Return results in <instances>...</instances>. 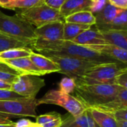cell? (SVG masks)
I'll return each mask as SVG.
<instances>
[{
    "label": "cell",
    "mask_w": 127,
    "mask_h": 127,
    "mask_svg": "<svg viewBox=\"0 0 127 127\" xmlns=\"http://www.w3.org/2000/svg\"><path fill=\"white\" fill-rule=\"evenodd\" d=\"M63 119L57 112H49L37 116L35 123L41 127H61Z\"/></svg>",
    "instance_id": "obj_21"
},
{
    "label": "cell",
    "mask_w": 127,
    "mask_h": 127,
    "mask_svg": "<svg viewBox=\"0 0 127 127\" xmlns=\"http://www.w3.org/2000/svg\"><path fill=\"white\" fill-rule=\"evenodd\" d=\"M18 76L19 75L13 74V73H8V72L0 70V81L8 82L9 84H12L16 80V79L17 78Z\"/></svg>",
    "instance_id": "obj_30"
},
{
    "label": "cell",
    "mask_w": 127,
    "mask_h": 127,
    "mask_svg": "<svg viewBox=\"0 0 127 127\" xmlns=\"http://www.w3.org/2000/svg\"><path fill=\"white\" fill-rule=\"evenodd\" d=\"M44 4V0H15L5 8L10 10L16 9H27L37 6H40Z\"/></svg>",
    "instance_id": "obj_27"
},
{
    "label": "cell",
    "mask_w": 127,
    "mask_h": 127,
    "mask_svg": "<svg viewBox=\"0 0 127 127\" xmlns=\"http://www.w3.org/2000/svg\"><path fill=\"white\" fill-rule=\"evenodd\" d=\"M12 123L14 122L11 120L9 117L0 114V124H11Z\"/></svg>",
    "instance_id": "obj_37"
},
{
    "label": "cell",
    "mask_w": 127,
    "mask_h": 127,
    "mask_svg": "<svg viewBox=\"0 0 127 127\" xmlns=\"http://www.w3.org/2000/svg\"><path fill=\"white\" fill-rule=\"evenodd\" d=\"M121 11V9L111 5L107 2L105 6L94 14L96 19V28L99 31H101L106 26L109 25Z\"/></svg>",
    "instance_id": "obj_15"
},
{
    "label": "cell",
    "mask_w": 127,
    "mask_h": 127,
    "mask_svg": "<svg viewBox=\"0 0 127 127\" xmlns=\"http://www.w3.org/2000/svg\"><path fill=\"white\" fill-rule=\"evenodd\" d=\"M61 127H99L88 108L82 114L74 117L71 114L63 119Z\"/></svg>",
    "instance_id": "obj_13"
},
{
    "label": "cell",
    "mask_w": 127,
    "mask_h": 127,
    "mask_svg": "<svg viewBox=\"0 0 127 127\" xmlns=\"http://www.w3.org/2000/svg\"><path fill=\"white\" fill-rule=\"evenodd\" d=\"M64 21H55L34 29L36 40L57 41L64 40Z\"/></svg>",
    "instance_id": "obj_10"
},
{
    "label": "cell",
    "mask_w": 127,
    "mask_h": 127,
    "mask_svg": "<svg viewBox=\"0 0 127 127\" xmlns=\"http://www.w3.org/2000/svg\"><path fill=\"white\" fill-rule=\"evenodd\" d=\"M45 56L49 58L57 64L60 68L61 73L74 79L76 82L81 79L88 70L100 64L65 55H45Z\"/></svg>",
    "instance_id": "obj_5"
},
{
    "label": "cell",
    "mask_w": 127,
    "mask_h": 127,
    "mask_svg": "<svg viewBox=\"0 0 127 127\" xmlns=\"http://www.w3.org/2000/svg\"><path fill=\"white\" fill-rule=\"evenodd\" d=\"M15 48H31L29 43H24L11 37H9L2 32H0V53Z\"/></svg>",
    "instance_id": "obj_24"
},
{
    "label": "cell",
    "mask_w": 127,
    "mask_h": 127,
    "mask_svg": "<svg viewBox=\"0 0 127 127\" xmlns=\"http://www.w3.org/2000/svg\"><path fill=\"white\" fill-rule=\"evenodd\" d=\"M36 98H20L0 100V114L9 117H37L36 108L38 106Z\"/></svg>",
    "instance_id": "obj_7"
},
{
    "label": "cell",
    "mask_w": 127,
    "mask_h": 127,
    "mask_svg": "<svg viewBox=\"0 0 127 127\" xmlns=\"http://www.w3.org/2000/svg\"><path fill=\"white\" fill-rule=\"evenodd\" d=\"M108 2L119 9H127V0H108Z\"/></svg>",
    "instance_id": "obj_33"
},
{
    "label": "cell",
    "mask_w": 127,
    "mask_h": 127,
    "mask_svg": "<svg viewBox=\"0 0 127 127\" xmlns=\"http://www.w3.org/2000/svg\"><path fill=\"white\" fill-rule=\"evenodd\" d=\"M29 58L34 63V64L41 72L42 75L52 73H60V68L58 65L45 55L32 52Z\"/></svg>",
    "instance_id": "obj_17"
},
{
    "label": "cell",
    "mask_w": 127,
    "mask_h": 127,
    "mask_svg": "<svg viewBox=\"0 0 127 127\" xmlns=\"http://www.w3.org/2000/svg\"><path fill=\"white\" fill-rule=\"evenodd\" d=\"M7 65L18 72L20 74H30L35 76H43L41 72L34 64L29 57L20 58L17 59L4 61Z\"/></svg>",
    "instance_id": "obj_14"
},
{
    "label": "cell",
    "mask_w": 127,
    "mask_h": 127,
    "mask_svg": "<svg viewBox=\"0 0 127 127\" xmlns=\"http://www.w3.org/2000/svg\"><path fill=\"white\" fill-rule=\"evenodd\" d=\"M91 49L97 51L103 55H105L114 61L122 63L127 66V50L119 48L111 44H104V45H96L88 46Z\"/></svg>",
    "instance_id": "obj_16"
},
{
    "label": "cell",
    "mask_w": 127,
    "mask_h": 127,
    "mask_svg": "<svg viewBox=\"0 0 127 127\" xmlns=\"http://www.w3.org/2000/svg\"><path fill=\"white\" fill-rule=\"evenodd\" d=\"M90 1H92V2H95L97 1V0H90Z\"/></svg>",
    "instance_id": "obj_43"
},
{
    "label": "cell",
    "mask_w": 127,
    "mask_h": 127,
    "mask_svg": "<svg viewBox=\"0 0 127 127\" xmlns=\"http://www.w3.org/2000/svg\"><path fill=\"white\" fill-rule=\"evenodd\" d=\"M25 98L11 90H0V100L11 99H20Z\"/></svg>",
    "instance_id": "obj_29"
},
{
    "label": "cell",
    "mask_w": 127,
    "mask_h": 127,
    "mask_svg": "<svg viewBox=\"0 0 127 127\" xmlns=\"http://www.w3.org/2000/svg\"><path fill=\"white\" fill-rule=\"evenodd\" d=\"M33 50L31 48H15L0 53V61H5L20 58L29 57Z\"/></svg>",
    "instance_id": "obj_26"
},
{
    "label": "cell",
    "mask_w": 127,
    "mask_h": 127,
    "mask_svg": "<svg viewBox=\"0 0 127 127\" xmlns=\"http://www.w3.org/2000/svg\"><path fill=\"white\" fill-rule=\"evenodd\" d=\"M11 84L0 81V90H11Z\"/></svg>",
    "instance_id": "obj_38"
},
{
    "label": "cell",
    "mask_w": 127,
    "mask_h": 127,
    "mask_svg": "<svg viewBox=\"0 0 127 127\" xmlns=\"http://www.w3.org/2000/svg\"><path fill=\"white\" fill-rule=\"evenodd\" d=\"M65 1L66 0H44V4L52 8L59 11Z\"/></svg>",
    "instance_id": "obj_32"
},
{
    "label": "cell",
    "mask_w": 127,
    "mask_h": 127,
    "mask_svg": "<svg viewBox=\"0 0 127 127\" xmlns=\"http://www.w3.org/2000/svg\"><path fill=\"white\" fill-rule=\"evenodd\" d=\"M120 89L117 85H76L74 93L75 96L88 108L112 101Z\"/></svg>",
    "instance_id": "obj_2"
},
{
    "label": "cell",
    "mask_w": 127,
    "mask_h": 127,
    "mask_svg": "<svg viewBox=\"0 0 127 127\" xmlns=\"http://www.w3.org/2000/svg\"><path fill=\"white\" fill-rule=\"evenodd\" d=\"M34 127H41V126H39V125H37V124L36 123V124H35V126H34Z\"/></svg>",
    "instance_id": "obj_42"
},
{
    "label": "cell",
    "mask_w": 127,
    "mask_h": 127,
    "mask_svg": "<svg viewBox=\"0 0 127 127\" xmlns=\"http://www.w3.org/2000/svg\"><path fill=\"white\" fill-rule=\"evenodd\" d=\"M17 14L32 26H36V28H39L52 22H64V18L62 17L58 10L52 8L45 4L31 8L22 9Z\"/></svg>",
    "instance_id": "obj_8"
},
{
    "label": "cell",
    "mask_w": 127,
    "mask_h": 127,
    "mask_svg": "<svg viewBox=\"0 0 127 127\" xmlns=\"http://www.w3.org/2000/svg\"><path fill=\"white\" fill-rule=\"evenodd\" d=\"M106 31H127V9L122 10L109 25L99 32Z\"/></svg>",
    "instance_id": "obj_25"
},
{
    "label": "cell",
    "mask_w": 127,
    "mask_h": 127,
    "mask_svg": "<svg viewBox=\"0 0 127 127\" xmlns=\"http://www.w3.org/2000/svg\"><path fill=\"white\" fill-rule=\"evenodd\" d=\"M76 87V81L69 77L63 78L59 83V91L67 94H71L72 93H73Z\"/></svg>",
    "instance_id": "obj_28"
},
{
    "label": "cell",
    "mask_w": 127,
    "mask_h": 127,
    "mask_svg": "<svg viewBox=\"0 0 127 127\" xmlns=\"http://www.w3.org/2000/svg\"><path fill=\"white\" fill-rule=\"evenodd\" d=\"M114 116L118 120H125L127 121V109L117 111L112 113Z\"/></svg>",
    "instance_id": "obj_35"
},
{
    "label": "cell",
    "mask_w": 127,
    "mask_h": 127,
    "mask_svg": "<svg viewBox=\"0 0 127 127\" xmlns=\"http://www.w3.org/2000/svg\"><path fill=\"white\" fill-rule=\"evenodd\" d=\"M44 86L45 81L38 76L20 74L11 84V90L25 98H35Z\"/></svg>",
    "instance_id": "obj_9"
},
{
    "label": "cell",
    "mask_w": 127,
    "mask_h": 127,
    "mask_svg": "<svg viewBox=\"0 0 127 127\" xmlns=\"http://www.w3.org/2000/svg\"><path fill=\"white\" fill-rule=\"evenodd\" d=\"M88 109L99 127H119L118 120L112 113L95 108H89Z\"/></svg>",
    "instance_id": "obj_19"
},
{
    "label": "cell",
    "mask_w": 127,
    "mask_h": 127,
    "mask_svg": "<svg viewBox=\"0 0 127 127\" xmlns=\"http://www.w3.org/2000/svg\"><path fill=\"white\" fill-rule=\"evenodd\" d=\"M90 28H91V26L64 22V40L72 41L78 35Z\"/></svg>",
    "instance_id": "obj_23"
},
{
    "label": "cell",
    "mask_w": 127,
    "mask_h": 127,
    "mask_svg": "<svg viewBox=\"0 0 127 127\" xmlns=\"http://www.w3.org/2000/svg\"><path fill=\"white\" fill-rule=\"evenodd\" d=\"M71 42L85 46L108 44L102 33L96 28H90L89 29L84 31Z\"/></svg>",
    "instance_id": "obj_12"
},
{
    "label": "cell",
    "mask_w": 127,
    "mask_h": 127,
    "mask_svg": "<svg viewBox=\"0 0 127 127\" xmlns=\"http://www.w3.org/2000/svg\"><path fill=\"white\" fill-rule=\"evenodd\" d=\"M0 32L29 43L31 47L36 40L33 26L17 14L8 16L0 12Z\"/></svg>",
    "instance_id": "obj_4"
},
{
    "label": "cell",
    "mask_w": 127,
    "mask_h": 127,
    "mask_svg": "<svg viewBox=\"0 0 127 127\" xmlns=\"http://www.w3.org/2000/svg\"><path fill=\"white\" fill-rule=\"evenodd\" d=\"M101 33L108 44L127 50V31H106Z\"/></svg>",
    "instance_id": "obj_20"
},
{
    "label": "cell",
    "mask_w": 127,
    "mask_h": 127,
    "mask_svg": "<svg viewBox=\"0 0 127 127\" xmlns=\"http://www.w3.org/2000/svg\"><path fill=\"white\" fill-rule=\"evenodd\" d=\"M0 127H15V123H12L11 124H0Z\"/></svg>",
    "instance_id": "obj_41"
},
{
    "label": "cell",
    "mask_w": 127,
    "mask_h": 127,
    "mask_svg": "<svg viewBox=\"0 0 127 127\" xmlns=\"http://www.w3.org/2000/svg\"><path fill=\"white\" fill-rule=\"evenodd\" d=\"M0 12H1V11H0Z\"/></svg>",
    "instance_id": "obj_44"
},
{
    "label": "cell",
    "mask_w": 127,
    "mask_h": 127,
    "mask_svg": "<svg viewBox=\"0 0 127 127\" xmlns=\"http://www.w3.org/2000/svg\"><path fill=\"white\" fill-rule=\"evenodd\" d=\"M127 70L122 63L100 64L90 70L76 82V85H116V78Z\"/></svg>",
    "instance_id": "obj_3"
},
{
    "label": "cell",
    "mask_w": 127,
    "mask_h": 127,
    "mask_svg": "<svg viewBox=\"0 0 127 127\" xmlns=\"http://www.w3.org/2000/svg\"><path fill=\"white\" fill-rule=\"evenodd\" d=\"M37 105L49 104L59 105L66 109L70 114L77 117L84 113L86 106L75 96L64 94L59 90H50L42 98L37 99Z\"/></svg>",
    "instance_id": "obj_6"
},
{
    "label": "cell",
    "mask_w": 127,
    "mask_h": 127,
    "mask_svg": "<svg viewBox=\"0 0 127 127\" xmlns=\"http://www.w3.org/2000/svg\"><path fill=\"white\" fill-rule=\"evenodd\" d=\"M94 108L110 113H113L120 110L127 109V90L120 87L117 94L112 101Z\"/></svg>",
    "instance_id": "obj_18"
},
{
    "label": "cell",
    "mask_w": 127,
    "mask_h": 127,
    "mask_svg": "<svg viewBox=\"0 0 127 127\" xmlns=\"http://www.w3.org/2000/svg\"><path fill=\"white\" fill-rule=\"evenodd\" d=\"M64 22L72 23L85 26H95L96 19L94 14L91 11H81L64 18Z\"/></svg>",
    "instance_id": "obj_22"
},
{
    "label": "cell",
    "mask_w": 127,
    "mask_h": 127,
    "mask_svg": "<svg viewBox=\"0 0 127 127\" xmlns=\"http://www.w3.org/2000/svg\"><path fill=\"white\" fill-rule=\"evenodd\" d=\"M95 2L90 0H66L59 11L64 18L81 11L92 12Z\"/></svg>",
    "instance_id": "obj_11"
},
{
    "label": "cell",
    "mask_w": 127,
    "mask_h": 127,
    "mask_svg": "<svg viewBox=\"0 0 127 127\" xmlns=\"http://www.w3.org/2000/svg\"><path fill=\"white\" fill-rule=\"evenodd\" d=\"M0 70L1 71H5V72H8L13 74H17V75H20L18 72H17L16 70H14V69H12L11 67H10L8 65H7L5 63H4L3 61H0Z\"/></svg>",
    "instance_id": "obj_36"
},
{
    "label": "cell",
    "mask_w": 127,
    "mask_h": 127,
    "mask_svg": "<svg viewBox=\"0 0 127 127\" xmlns=\"http://www.w3.org/2000/svg\"><path fill=\"white\" fill-rule=\"evenodd\" d=\"M32 49H35L37 53L43 55H65L97 64L117 62L111 58L95 51L90 47L64 40L57 41H43L35 40L32 44Z\"/></svg>",
    "instance_id": "obj_1"
},
{
    "label": "cell",
    "mask_w": 127,
    "mask_h": 127,
    "mask_svg": "<svg viewBox=\"0 0 127 127\" xmlns=\"http://www.w3.org/2000/svg\"><path fill=\"white\" fill-rule=\"evenodd\" d=\"M118 126L119 127H127V121H125V120H118Z\"/></svg>",
    "instance_id": "obj_40"
},
{
    "label": "cell",
    "mask_w": 127,
    "mask_h": 127,
    "mask_svg": "<svg viewBox=\"0 0 127 127\" xmlns=\"http://www.w3.org/2000/svg\"><path fill=\"white\" fill-rule=\"evenodd\" d=\"M15 0H0V6L2 8H5L8 5L11 3Z\"/></svg>",
    "instance_id": "obj_39"
},
{
    "label": "cell",
    "mask_w": 127,
    "mask_h": 127,
    "mask_svg": "<svg viewBox=\"0 0 127 127\" xmlns=\"http://www.w3.org/2000/svg\"><path fill=\"white\" fill-rule=\"evenodd\" d=\"M116 85L127 90V70L116 78Z\"/></svg>",
    "instance_id": "obj_31"
},
{
    "label": "cell",
    "mask_w": 127,
    "mask_h": 127,
    "mask_svg": "<svg viewBox=\"0 0 127 127\" xmlns=\"http://www.w3.org/2000/svg\"><path fill=\"white\" fill-rule=\"evenodd\" d=\"M36 123L32 122L27 119H21L15 123V127H34Z\"/></svg>",
    "instance_id": "obj_34"
}]
</instances>
